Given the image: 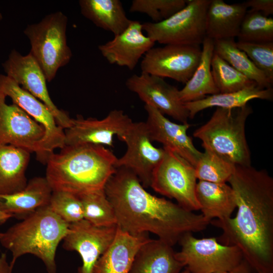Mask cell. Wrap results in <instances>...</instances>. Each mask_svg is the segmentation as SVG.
<instances>
[{
	"mask_svg": "<svg viewBox=\"0 0 273 273\" xmlns=\"http://www.w3.org/2000/svg\"><path fill=\"white\" fill-rule=\"evenodd\" d=\"M236 198L235 217L214 219L220 243L237 247L252 271L273 273V178L266 170L236 165L228 182Z\"/></svg>",
	"mask_w": 273,
	"mask_h": 273,
	"instance_id": "obj_1",
	"label": "cell"
},
{
	"mask_svg": "<svg viewBox=\"0 0 273 273\" xmlns=\"http://www.w3.org/2000/svg\"><path fill=\"white\" fill-rule=\"evenodd\" d=\"M104 191L115 213L117 226L134 235H156L173 246L188 233L202 231L210 222L201 214L148 192L129 170L119 167Z\"/></svg>",
	"mask_w": 273,
	"mask_h": 273,
	"instance_id": "obj_2",
	"label": "cell"
},
{
	"mask_svg": "<svg viewBox=\"0 0 273 273\" xmlns=\"http://www.w3.org/2000/svg\"><path fill=\"white\" fill-rule=\"evenodd\" d=\"M117 158L103 146H65L49 157L45 177L53 191L79 195L103 190L116 171Z\"/></svg>",
	"mask_w": 273,
	"mask_h": 273,
	"instance_id": "obj_3",
	"label": "cell"
},
{
	"mask_svg": "<svg viewBox=\"0 0 273 273\" xmlns=\"http://www.w3.org/2000/svg\"><path fill=\"white\" fill-rule=\"evenodd\" d=\"M69 224L49 207H41L23 220L0 232V244L11 251L12 269L17 259L32 254L44 263L48 273H56L57 247L69 232Z\"/></svg>",
	"mask_w": 273,
	"mask_h": 273,
	"instance_id": "obj_4",
	"label": "cell"
},
{
	"mask_svg": "<svg viewBox=\"0 0 273 273\" xmlns=\"http://www.w3.org/2000/svg\"><path fill=\"white\" fill-rule=\"evenodd\" d=\"M252 112L248 105L235 109L216 108L209 120L194 131L193 136L202 142L204 150L235 165H251L245 125Z\"/></svg>",
	"mask_w": 273,
	"mask_h": 273,
	"instance_id": "obj_5",
	"label": "cell"
},
{
	"mask_svg": "<svg viewBox=\"0 0 273 273\" xmlns=\"http://www.w3.org/2000/svg\"><path fill=\"white\" fill-rule=\"evenodd\" d=\"M67 18L62 13L50 14L39 22L24 30L31 44L30 54L42 70L47 81L55 77L58 69L67 64L72 52L67 45Z\"/></svg>",
	"mask_w": 273,
	"mask_h": 273,
	"instance_id": "obj_6",
	"label": "cell"
},
{
	"mask_svg": "<svg viewBox=\"0 0 273 273\" xmlns=\"http://www.w3.org/2000/svg\"><path fill=\"white\" fill-rule=\"evenodd\" d=\"M211 0H188L180 10L162 21L142 23L155 42L200 47L206 37V16Z\"/></svg>",
	"mask_w": 273,
	"mask_h": 273,
	"instance_id": "obj_7",
	"label": "cell"
},
{
	"mask_svg": "<svg viewBox=\"0 0 273 273\" xmlns=\"http://www.w3.org/2000/svg\"><path fill=\"white\" fill-rule=\"evenodd\" d=\"M178 243L176 257L190 273L230 272L243 260L237 247L222 244L214 237L198 239L188 233Z\"/></svg>",
	"mask_w": 273,
	"mask_h": 273,
	"instance_id": "obj_8",
	"label": "cell"
},
{
	"mask_svg": "<svg viewBox=\"0 0 273 273\" xmlns=\"http://www.w3.org/2000/svg\"><path fill=\"white\" fill-rule=\"evenodd\" d=\"M163 148L164 155L153 171L150 187L156 192L174 199L186 210H200L196 196L197 178L194 166L175 153Z\"/></svg>",
	"mask_w": 273,
	"mask_h": 273,
	"instance_id": "obj_9",
	"label": "cell"
},
{
	"mask_svg": "<svg viewBox=\"0 0 273 273\" xmlns=\"http://www.w3.org/2000/svg\"><path fill=\"white\" fill-rule=\"evenodd\" d=\"M0 93L10 97L13 104L23 110L44 128L45 135L36 155L38 161L46 164L55 149L65 146L64 129L57 124L53 115L42 102L6 75L0 74Z\"/></svg>",
	"mask_w": 273,
	"mask_h": 273,
	"instance_id": "obj_10",
	"label": "cell"
},
{
	"mask_svg": "<svg viewBox=\"0 0 273 273\" xmlns=\"http://www.w3.org/2000/svg\"><path fill=\"white\" fill-rule=\"evenodd\" d=\"M200 47L167 44L153 47L143 56L142 73L169 78L183 84L190 79L200 60Z\"/></svg>",
	"mask_w": 273,
	"mask_h": 273,
	"instance_id": "obj_11",
	"label": "cell"
},
{
	"mask_svg": "<svg viewBox=\"0 0 273 273\" xmlns=\"http://www.w3.org/2000/svg\"><path fill=\"white\" fill-rule=\"evenodd\" d=\"M133 121L121 110H113L102 119L84 118L81 115L72 118L71 126L64 130L65 146L92 144L113 146L117 136L121 141Z\"/></svg>",
	"mask_w": 273,
	"mask_h": 273,
	"instance_id": "obj_12",
	"label": "cell"
},
{
	"mask_svg": "<svg viewBox=\"0 0 273 273\" xmlns=\"http://www.w3.org/2000/svg\"><path fill=\"white\" fill-rule=\"evenodd\" d=\"M3 66L7 76L48 107L60 126L65 129L71 126L72 118L59 109L52 101L44 74L30 53L23 56L13 50Z\"/></svg>",
	"mask_w": 273,
	"mask_h": 273,
	"instance_id": "obj_13",
	"label": "cell"
},
{
	"mask_svg": "<svg viewBox=\"0 0 273 273\" xmlns=\"http://www.w3.org/2000/svg\"><path fill=\"white\" fill-rule=\"evenodd\" d=\"M121 141L126 143L125 154L117 158L116 168L133 172L145 188L150 186L152 173L162 159L165 149L155 147L145 122H133Z\"/></svg>",
	"mask_w": 273,
	"mask_h": 273,
	"instance_id": "obj_14",
	"label": "cell"
},
{
	"mask_svg": "<svg viewBox=\"0 0 273 273\" xmlns=\"http://www.w3.org/2000/svg\"><path fill=\"white\" fill-rule=\"evenodd\" d=\"M117 230V225L97 226L84 219L69 224L62 246L80 255L82 263L78 273H93L97 261L113 242Z\"/></svg>",
	"mask_w": 273,
	"mask_h": 273,
	"instance_id": "obj_15",
	"label": "cell"
},
{
	"mask_svg": "<svg viewBox=\"0 0 273 273\" xmlns=\"http://www.w3.org/2000/svg\"><path fill=\"white\" fill-rule=\"evenodd\" d=\"M127 88L136 94L145 105L157 109L180 123H187L189 113L178 97L179 89L164 78L141 73L133 74L126 81Z\"/></svg>",
	"mask_w": 273,
	"mask_h": 273,
	"instance_id": "obj_16",
	"label": "cell"
},
{
	"mask_svg": "<svg viewBox=\"0 0 273 273\" xmlns=\"http://www.w3.org/2000/svg\"><path fill=\"white\" fill-rule=\"evenodd\" d=\"M6 97L0 93V144L37 154L44 128L17 105H8Z\"/></svg>",
	"mask_w": 273,
	"mask_h": 273,
	"instance_id": "obj_17",
	"label": "cell"
},
{
	"mask_svg": "<svg viewBox=\"0 0 273 273\" xmlns=\"http://www.w3.org/2000/svg\"><path fill=\"white\" fill-rule=\"evenodd\" d=\"M145 109L147 114L145 122L151 141L162 144L163 148L178 154L195 167L202 152L196 149L187 133L190 125L173 122L151 106L145 105Z\"/></svg>",
	"mask_w": 273,
	"mask_h": 273,
	"instance_id": "obj_18",
	"label": "cell"
},
{
	"mask_svg": "<svg viewBox=\"0 0 273 273\" xmlns=\"http://www.w3.org/2000/svg\"><path fill=\"white\" fill-rule=\"evenodd\" d=\"M143 31L142 23L132 20L124 31L100 45L99 50L110 64L132 70L155 43Z\"/></svg>",
	"mask_w": 273,
	"mask_h": 273,
	"instance_id": "obj_19",
	"label": "cell"
},
{
	"mask_svg": "<svg viewBox=\"0 0 273 273\" xmlns=\"http://www.w3.org/2000/svg\"><path fill=\"white\" fill-rule=\"evenodd\" d=\"M150 239L147 234L134 236L117 227L113 242L97 261L93 273H128L138 251Z\"/></svg>",
	"mask_w": 273,
	"mask_h": 273,
	"instance_id": "obj_20",
	"label": "cell"
},
{
	"mask_svg": "<svg viewBox=\"0 0 273 273\" xmlns=\"http://www.w3.org/2000/svg\"><path fill=\"white\" fill-rule=\"evenodd\" d=\"M53 190L45 177H35L29 180L21 191L0 195V210L13 217L25 216L46 206Z\"/></svg>",
	"mask_w": 273,
	"mask_h": 273,
	"instance_id": "obj_21",
	"label": "cell"
},
{
	"mask_svg": "<svg viewBox=\"0 0 273 273\" xmlns=\"http://www.w3.org/2000/svg\"><path fill=\"white\" fill-rule=\"evenodd\" d=\"M247 12L244 3L228 4L223 0H211L206 16V37L213 40L237 37Z\"/></svg>",
	"mask_w": 273,
	"mask_h": 273,
	"instance_id": "obj_22",
	"label": "cell"
},
{
	"mask_svg": "<svg viewBox=\"0 0 273 273\" xmlns=\"http://www.w3.org/2000/svg\"><path fill=\"white\" fill-rule=\"evenodd\" d=\"M172 247L150 239L138 251L128 273H179L184 267Z\"/></svg>",
	"mask_w": 273,
	"mask_h": 273,
	"instance_id": "obj_23",
	"label": "cell"
},
{
	"mask_svg": "<svg viewBox=\"0 0 273 273\" xmlns=\"http://www.w3.org/2000/svg\"><path fill=\"white\" fill-rule=\"evenodd\" d=\"M196 196L201 214L209 222L214 219L223 220L231 217L237 207L234 191L226 183L199 180Z\"/></svg>",
	"mask_w": 273,
	"mask_h": 273,
	"instance_id": "obj_24",
	"label": "cell"
},
{
	"mask_svg": "<svg viewBox=\"0 0 273 273\" xmlns=\"http://www.w3.org/2000/svg\"><path fill=\"white\" fill-rule=\"evenodd\" d=\"M30 152L15 146L0 144V195L23 190L27 184L26 170Z\"/></svg>",
	"mask_w": 273,
	"mask_h": 273,
	"instance_id": "obj_25",
	"label": "cell"
},
{
	"mask_svg": "<svg viewBox=\"0 0 273 273\" xmlns=\"http://www.w3.org/2000/svg\"><path fill=\"white\" fill-rule=\"evenodd\" d=\"M202 45L200 60L197 68L184 87L178 91L179 100L183 103L196 101L219 93L211 69L214 40L206 37Z\"/></svg>",
	"mask_w": 273,
	"mask_h": 273,
	"instance_id": "obj_26",
	"label": "cell"
},
{
	"mask_svg": "<svg viewBox=\"0 0 273 273\" xmlns=\"http://www.w3.org/2000/svg\"><path fill=\"white\" fill-rule=\"evenodd\" d=\"M272 98V88H261L255 84L237 92L218 93L184 104L189 118L193 119L197 113L209 108L235 109L247 105L248 102L254 99L271 101Z\"/></svg>",
	"mask_w": 273,
	"mask_h": 273,
	"instance_id": "obj_27",
	"label": "cell"
},
{
	"mask_svg": "<svg viewBox=\"0 0 273 273\" xmlns=\"http://www.w3.org/2000/svg\"><path fill=\"white\" fill-rule=\"evenodd\" d=\"M79 4L85 17L114 36L124 31L132 21L119 0H81Z\"/></svg>",
	"mask_w": 273,
	"mask_h": 273,
	"instance_id": "obj_28",
	"label": "cell"
},
{
	"mask_svg": "<svg viewBox=\"0 0 273 273\" xmlns=\"http://www.w3.org/2000/svg\"><path fill=\"white\" fill-rule=\"evenodd\" d=\"M214 53L258 86L272 88V82L255 66L245 53L237 47L234 38L214 40Z\"/></svg>",
	"mask_w": 273,
	"mask_h": 273,
	"instance_id": "obj_29",
	"label": "cell"
},
{
	"mask_svg": "<svg viewBox=\"0 0 273 273\" xmlns=\"http://www.w3.org/2000/svg\"><path fill=\"white\" fill-rule=\"evenodd\" d=\"M77 196L82 205L84 219L97 226L117 225L114 210L104 189Z\"/></svg>",
	"mask_w": 273,
	"mask_h": 273,
	"instance_id": "obj_30",
	"label": "cell"
},
{
	"mask_svg": "<svg viewBox=\"0 0 273 273\" xmlns=\"http://www.w3.org/2000/svg\"><path fill=\"white\" fill-rule=\"evenodd\" d=\"M211 69L219 93L237 92L256 84L214 53Z\"/></svg>",
	"mask_w": 273,
	"mask_h": 273,
	"instance_id": "obj_31",
	"label": "cell"
},
{
	"mask_svg": "<svg viewBox=\"0 0 273 273\" xmlns=\"http://www.w3.org/2000/svg\"><path fill=\"white\" fill-rule=\"evenodd\" d=\"M236 165L206 150L202 152L194 167L197 179L215 183H226Z\"/></svg>",
	"mask_w": 273,
	"mask_h": 273,
	"instance_id": "obj_32",
	"label": "cell"
},
{
	"mask_svg": "<svg viewBox=\"0 0 273 273\" xmlns=\"http://www.w3.org/2000/svg\"><path fill=\"white\" fill-rule=\"evenodd\" d=\"M237 37L240 41L273 42V19L259 12L247 11Z\"/></svg>",
	"mask_w": 273,
	"mask_h": 273,
	"instance_id": "obj_33",
	"label": "cell"
},
{
	"mask_svg": "<svg viewBox=\"0 0 273 273\" xmlns=\"http://www.w3.org/2000/svg\"><path fill=\"white\" fill-rule=\"evenodd\" d=\"M188 0H133L130 12L147 15L152 22L157 23L168 18L183 9Z\"/></svg>",
	"mask_w": 273,
	"mask_h": 273,
	"instance_id": "obj_34",
	"label": "cell"
},
{
	"mask_svg": "<svg viewBox=\"0 0 273 273\" xmlns=\"http://www.w3.org/2000/svg\"><path fill=\"white\" fill-rule=\"evenodd\" d=\"M50 208L69 224L83 219V209L78 196L67 192L53 191Z\"/></svg>",
	"mask_w": 273,
	"mask_h": 273,
	"instance_id": "obj_35",
	"label": "cell"
},
{
	"mask_svg": "<svg viewBox=\"0 0 273 273\" xmlns=\"http://www.w3.org/2000/svg\"><path fill=\"white\" fill-rule=\"evenodd\" d=\"M237 47L245 53L255 66L273 82V42L238 41Z\"/></svg>",
	"mask_w": 273,
	"mask_h": 273,
	"instance_id": "obj_36",
	"label": "cell"
},
{
	"mask_svg": "<svg viewBox=\"0 0 273 273\" xmlns=\"http://www.w3.org/2000/svg\"><path fill=\"white\" fill-rule=\"evenodd\" d=\"M249 11L256 12L268 17L273 14L272 0H249L244 2Z\"/></svg>",
	"mask_w": 273,
	"mask_h": 273,
	"instance_id": "obj_37",
	"label": "cell"
},
{
	"mask_svg": "<svg viewBox=\"0 0 273 273\" xmlns=\"http://www.w3.org/2000/svg\"><path fill=\"white\" fill-rule=\"evenodd\" d=\"M12 270L8 262L6 253H2L0 256V273H12Z\"/></svg>",
	"mask_w": 273,
	"mask_h": 273,
	"instance_id": "obj_38",
	"label": "cell"
},
{
	"mask_svg": "<svg viewBox=\"0 0 273 273\" xmlns=\"http://www.w3.org/2000/svg\"><path fill=\"white\" fill-rule=\"evenodd\" d=\"M253 272L252 269L250 267L248 263L243 260L240 264L233 269L231 273H252Z\"/></svg>",
	"mask_w": 273,
	"mask_h": 273,
	"instance_id": "obj_39",
	"label": "cell"
},
{
	"mask_svg": "<svg viewBox=\"0 0 273 273\" xmlns=\"http://www.w3.org/2000/svg\"><path fill=\"white\" fill-rule=\"evenodd\" d=\"M13 216L9 214L5 213L0 210V224H3L6 222L9 219Z\"/></svg>",
	"mask_w": 273,
	"mask_h": 273,
	"instance_id": "obj_40",
	"label": "cell"
},
{
	"mask_svg": "<svg viewBox=\"0 0 273 273\" xmlns=\"http://www.w3.org/2000/svg\"><path fill=\"white\" fill-rule=\"evenodd\" d=\"M179 273H190V272L187 269L183 271H181Z\"/></svg>",
	"mask_w": 273,
	"mask_h": 273,
	"instance_id": "obj_41",
	"label": "cell"
},
{
	"mask_svg": "<svg viewBox=\"0 0 273 273\" xmlns=\"http://www.w3.org/2000/svg\"><path fill=\"white\" fill-rule=\"evenodd\" d=\"M3 19V16H2V14L0 11V21L2 20Z\"/></svg>",
	"mask_w": 273,
	"mask_h": 273,
	"instance_id": "obj_42",
	"label": "cell"
},
{
	"mask_svg": "<svg viewBox=\"0 0 273 273\" xmlns=\"http://www.w3.org/2000/svg\"><path fill=\"white\" fill-rule=\"evenodd\" d=\"M214 273H231V272H214Z\"/></svg>",
	"mask_w": 273,
	"mask_h": 273,
	"instance_id": "obj_43",
	"label": "cell"
},
{
	"mask_svg": "<svg viewBox=\"0 0 273 273\" xmlns=\"http://www.w3.org/2000/svg\"><path fill=\"white\" fill-rule=\"evenodd\" d=\"M262 273H267V272H262Z\"/></svg>",
	"mask_w": 273,
	"mask_h": 273,
	"instance_id": "obj_44",
	"label": "cell"
}]
</instances>
